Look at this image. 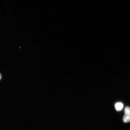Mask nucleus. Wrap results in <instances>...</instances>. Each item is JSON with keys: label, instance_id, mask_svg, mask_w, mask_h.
<instances>
[{"label": "nucleus", "instance_id": "1", "mask_svg": "<svg viewBox=\"0 0 130 130\" xmlns=\"http://www.w3.org/2000/svg\"><path fill=\"white\" fill-rule=\"evenodd\" d=\"M123 121L125 123L129 122L130 121V108L129 107H126L125 108Z\"/></svg>", "mask_w": 130, "mask_h": 130}, {"label": "nucleus", "instance_id": "2", "mask_svg": "<svg viewBox=\"0 0 130 130\" xmlns=\"http://www.w3.org/2000/svg\"><path fill=\"white\" fill-rule=\"evenodd\" d=\"M115 106L117 111H121L123 109V105L121 102H119L115 104Z\"/></svg>", "mask_w": 130, "mask_h": 130}, {"label": "nucleus", "instance_id": "3", "mask_svg": "<svg viewBox=\"0 0 130 130\" xmlns=\"http://www.w3.org/2000/svg\"><path fill=\"white\" fill-rule=\"evenodd\" d=\"M1 75H0V79H1Z\"/></svg>", "mask_w": 130, "mask_h": 130}]
</instances>
